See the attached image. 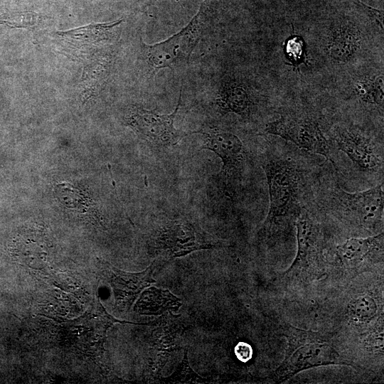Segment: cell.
I'll use <instances>...</instances> for the list:
<instances>
[{
  "instance_id": "6da1fadb",
  "label": "cell",
  "mask_w": 384,
  "mask_h": 384,
  "mask_svg": "<svg viewBox=\"0 0 384 384\" xmlns=\"http://www.w3.org/2000/svg\"><path fill=\"white\" fill-rule=\"evenodd\" d=\"M268 186L270 206L262 231L270 238L295 224L302 207L303 177L290 158L267 153L262 161Z\"/></svg>"
},
{
  "instance_id": "7a4b0ae2",
  "label": "cell",
  "mask_w": 384,
  "mask_h": 384,
  "mask_svg": "<svg viewBox=\"0 0 384 384\" xmlns=\"http://www.w3.org/2000/svg\"><path fill=\"white\" fill-rule=\"evenodd\" d=\"M328 365H351L329 342L310 331L294 329L284 360L275 370L277 382L285 381L299 372Z\"/></svg>"
},
{
  "instance_id": "3957f363",
  "label": "cell",
  "mask_w": 384,
  "mask_h": 384,
  "mask_svg": "<svg viewBox=\"0 0 384 384\" xmlns=\"http://www.w3.org/2000/svg\"><path fill=\"white\" fill-rule=\"evenodd\" d=\"M326 208L334 214L368 230L383 223V183L361 191L348 192L339 186L329 190Z\"/></svg>"
},
{
  "instance_id": "277c9868",
  "label": "cell",
  "mask_w": 384,
  "mask_h": 384,
  "mask_svg": "<svg viewBox=\"0 0 384 384\" xmlns=\"http://www.w3.org/2000/svg\"><path fill=\"white\" fill-rule=\"evenodd\" d=\"M265 132L279 136L305 151L324 156L334 164L329 141L319 123L307 115L285 112L267 124Z\"/></svg>"
},
{
  "instance_id": "5b68a950",
  "label": "cell",
  "mask_w": 384,
  "mask_h": 384,
  "mask_svg": "<svg viewBox=\"0 0 384 384\" xmlns=\"http://www.w3.org/2000/svg\"><path fill=\"white\" fill-rule=\"evenodd\" d=\"M203 4L186 26L168 39L146 46L149 62L154 70L170 68L174 70L188 64L203 29L205 14Z\"/></svg>"
},
{
  "instance_id": "8992f818",
  "label": "cell",
  "mask_w": 384,
  "mask_h": 384,
  "mask_svg": "<svg viewBox=\"0 0 384 384\" xmlns=\"http://www.w3.org/2000/svg\"><path fill=\"white\" fill-rule=\"evenodd\" d=\"M204 135L201 149L213 151L222 161L218 174L224 194L233 198L241 180L244 161V149L241 140L235 134L218 129H210L191 132Z\"/></svg>"
},
{
  "instance_id": "52a82bcc",
  "label": "cell",
  "mask_w": 384,
  "mask_h": 384,
  "mask_svg": "<svg viewBox=\"0 0 384 384\" xmlns=\"http://www.w3.org/2000/svg\"><path fill=\"white\" fill-rule=\"evenodd\" d=\"M294 225L297 252L285 275L302 278L319 277L323 268V235L319 224L302 208Z\"/></svg>"
},
{
  "instance_id": "ba28073f",
  "label": "cell",
  "mask_w": 384,
  "mask_h": 384,
  "mask_svg": "<svg viewBox=\"0 0 384 384\" xmlns=\"http://www.w3.org/2000/svg\"><path fill=\"white\" fill-rule=\"evenodd\" d=\"M181 90L177 105L171 114H161L154 110L134 108L129 124L137 134L153 146L169 147L176 145L188 135L174 127V119L181 105Z\"/></svg>"
},
{
  "instance_id": "9c48e42d",
  "label": "cell",
  "mask_w": 384,
  "mask_h": 384,
  "mask_svg": "<svg viewBox=\"0 0 384 384\" xmlns=\"http://www.w3.org/2000/svg\"><path fill=\"white\" fill-rule=\"evenodd\" d=\"M334 139L337 149L360 171L375 174L383 170V154L369 136L353 127H338Z\"/></svg>"
},
{
  "instance_id": "30bf717a",
  "label": "cell",
  "mask_w": 384,
  "mask_h": 384,
  "mask_svg": "<svg viewBox=\"0 0 384 384\" xmlns=\"http://www.w3.org/2000/svg\"><path fill=\"white\" fill-rule=\"evenodd\" d=\"M156 245L157 249L173 257L215 247V244L204 239L202 233L186 220L169 221L157 235Z\"/></svg>"
},
{
  "instance_id": "8fae6325",
  "label": "cell",
  "mask_w": 384,
  "mask_h": 384,
  "mask_svg": "<svg viewBox=\"0 0 384 384\" xmlns=\"http://www.w3.org/2000/svg\"><path fill=\"white\" fill-rule=\"evenodd\" d=\"M383 233L368 238H352L336 247L338 260L351 271L364 267L375 257H383Z\"/></svg>"
},
{
  "instance_id": "7c38bea8",
  "label": "cell",
  "mask_w": 384,
  "mask_h": 384,
  "mask_svg": "<svg viewBox=\"0 0 384 384\" xmlns=\"http://www.w3.org/2000/svg\"><path fill=\"white\" fill-rule=\"evenodd\" d=\"M360 34L351 24L338 26L332 33L328 50L330 56L338 62L351 59L359 48Z\"/></svg>"
},
{
  "instance_id": "4fadbf2b",
  "label": "cell",
  "mask_w": 384,
  "mask_h": 384,
  "mask_svg": "<svg viewBox=\"0 0 384 384\" xmlns=\"http://www.w3.org/2000/svg\"><path fill=\"white\" fill-rule=\"evenodd\" d=\"M181 301L167 289L151 287L138 301L136 309L140 314L158 315L167 310H177Z\"/></svg>"
},
{
  "instance_id": "5bb4252c",
  "label": "cell",
  "mask_w": 384,
  "mask_h": 384,
  "mask_svg": "<svg viewBox=\"0 0 384 384\" xmlns=\"http://www.w3.org/2000/svg\"><path fill=\"white\" fill-rule=\"evenodd\" d=\"M218 103L224 112L240 116L249 114L252 105L246 90L235 82L228 83L223 87Z\"/></svg>"
},
{
  "instance_id": "9a60e30c",
  "label": "cell",
  "mask_w": 384,
  "mask_h": 384,
  "mask_svg": "<svg viewBox=\"0 0 384 384\" xmlns=\"http://www.w3.org/2000/svg\"><path fill=\"white\" fill-rule=\"evenodd\" d=\"M378 307L375 299L370 295H362L349 304L348 311L352 320L358 323H368L375 318Z\"/></svg>"
},
{
  "instance_id": "2e32d148",
  "label": "cell",
  "mask_w": 384,
  "mask_h": 384,
  "mask_svg": "<svg viewBox=\"0 0 384 384\" xmlns=\"http://www.w3.org/2000/svg\"><path fill=\"white\" fill-rule=\"evenodd\" d=\"M383 75H376L361 80L357 85L358 95L365 102L383 107Z\"/></svg>"
},
{
  "instance_id": "e0dca14e",
  "label": "cell",
  "mask_w": 384,
  "mask_h": 384,
  "mask_svg": "<svg viewBox=\"0 0 384 384\" xmlns=\"http://www.w3.org/2000/svg\"><path fill=\"white\" fill-rule=\"evenodd\" d=\"M170 382L174 383H203L204 379L197 375L189 366L187 358V352L185 353L183 360L174 373L169 378Z\"/></svg>"
},
{
  "instance_id": "ac0fdd59",
  "label": "cell",
  "mask_w": 384,
  "mask_h": 384,
  "mask_svg": "<svg viewBox=\"0 0 384 384\" xmlns=\"http://www.w3.org/2000/svg\"><path fill=\"white\" fill-rule=\"evenodd\" d=\"M286 50L291 59L298 60L303 53V45L298 38H289L286 46Z\"/></svg>"
},
{
  "instance_id": "d6986e66",
  "label": "cell",
  "mask_w": 384,
  "mask_h": 384,
  "mask_svg": "<svg viewBox=\"0 0 384 384\" xmlns=\"http://www.w3.org/2000/svg\"><path fill=\"white\" fill-rule=\"evenodd\" d=\"M357 2L363 8L365 13L368 16L370 19L374 21L378 26H379L382 29L383 28V11L378 10L376 9L372 8L369 6L366 5L360 0H357Z\"/></svg>"
},
{
  "instance_id": "ffe728a7",
  "label": "cell",
  "mask_w": 384,
  "mask_h": 384,
  "mask_svg": "<svg viewBox=\"0 0 384 384\" xmlns=\"http://www.w3.org/2000/svg\"><path fill=\"white\" fill-rule=\"evenodd\" d=\"M235 352L238 358L242 362H246L251 358L252 348L247 343L240 342L235 348Z\"/></svg>"
}]
</instances>
